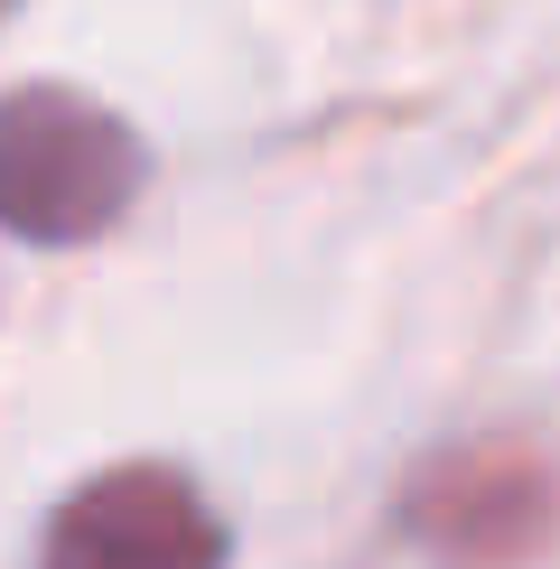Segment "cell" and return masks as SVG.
I'll use <instances>...</instances> for the list:
<instances>
[{
	"instance_id": "6da1fadb",
	"label": "cell",
	"mask_w": 560,
	"mask_h": 569,
	"mask_svg": "<svg viewBox=\"0 0 560 569\" xmlns=\"http://www.w3.org/2000/svg\"><path fill=\"white\" fill-rule=\"evenodd\" d=\"M140 187V140L66 84L0 103V224L19 243H93Z\"/></svg>"
},
{
	"instance_id": "7a4b0ae2",
	"label": "cell",
	"mask_w": 560,
	"mask_h": 569,
	"mask_svg": "<svg viewBox=\"0 0 560 569\" xmlns=\"http://www.w3.org/2000/svg\"><path fill=\"white\" fill-rule=\"evenodd\" d=\"M47 569H224V532L178 467H112L57 513Z\"/></svg>"
},
{
	"instance_id": "3957f363",
	"label": "cell",
	"mask_w": 560,
	"mask_h": 569,
	"mask_svg": "<svg viewBox=\"0 0 560 569\" xmlns=\"http://www.w3.org/2000/svg\"><path fill=\"white\" fill-rule=\"evenodd\" d=\"M411 532L449 569H523L551 541V467L523 448H458L411 486Z\"/></svg>"
}]
</instances>
